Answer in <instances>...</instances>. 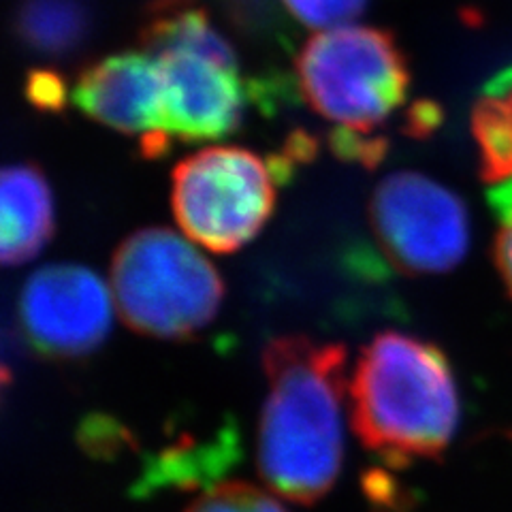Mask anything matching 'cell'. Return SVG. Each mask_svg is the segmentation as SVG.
<instances>
[{"label": "cell", "mask_w": 512, "mask_h": 512, "mask_svg": "<svg viewBox=\"0 0 512 512\" xmlns=\"http://www.w3.org/2000/svg\"><path fill=\"white\" fill-rule=\"evenodd\" d=\"M370 222L382 254L408 276L446 274L470 246L466 205L414 171L387 175L372 195Z\"/></svg>", "instance_id": "6"}, {"label": "cell", "mask_w": 512, "mask_h": 512, "mask_svg": "<svg viewBox=\"0 0 512 512\" xmlns=\"http://www.w3.org/2000/svg\"><path fill=\"white\" fill-rule=\"evenodd\" d=\"M111 291L82 265H47L20 295V323L28 342L52 359L86 357L111 329Z\"/></svg>", "instance_id": "7"}, {"label": "cell", "mask_w": 512, "mask_h": 512, "mask_svg": "<svg viewBox=\"0 0 512 512\" xmlns=\"http://www.w3.org/2000/svg\"><path fill=\"white\" fill-rule=\"evenodd\" d=\"M472 135L480 154V180L502 184L512 178V69L493 77L472 109Z\"/></svg>", "instance_id": "13"}, {"label": "cell", "mask_w": 512, "mask_h": 512, "mask_svg": "<svg viewBox=\"0 0 512 512\" xmlns=\"http://www.w3.org/2000/svg\"><path fill=\"white\" fill-rule=\"evenodd\" d=\"M297 22L310 28H340L365 9L367 0H282Z\"/></svg>", "instance_id": "15"}, {"label": "cell", "mask_w": 512, "mask_h": 512, "mask_svg": "<svg viewBox=\"0 0 512 512\" xmlns=\"http://www.w3.org/2000/svg\"><path fill=\"white\" fill-rule=\"evenodd\" d=\"M156 60L163 79V133L207 141L237 131L250 96L239 67L190 52H163Z\"/></svg>", "instance_id": "8"}, {"label": "cell", "mask_w": 512, "mask_h": 512, "mask_svg": "<svg viewBox=\"0 0 512 512\" xmlns=\"http://www.w3.org/2000/svg\"><path fill=\"white\" fill-rule=\"evenodd\" d=\"M141 43L154 56L190 52L239 67L233 45L212 24L199 0H154L141 26Z\"/></svg>", "instance_id": "11"}, {"label": "cell", "mask_w": 512, "mask_h": 512, "mask_svg": "<svg viewBox=\"0 0 512 512\" xmlns=\"http://www.w3.org/2000/svg\"><path fill=\"white\" fill-rule=\"evenodd\" d=\"M186 512H286V508L261 487L246 480H229L192 500Z\"/></svg>", "instance_id": "14"}, {"label": "cell", "mask_w": 512, "mask_h": 512, "mask_svg": "<svg viewBox=\"0 0 512 512\" xmlns=\"http://www.w3.org/2000/svg\"><path fill=\"white\" fill-rule=\"evenodd\" d=\"M444 111L434 101H416L408 111L406 133L412 137H427L442 124Z\"/></svg>", "instance_id": "20"}, {"label": "cell", "mask_w": 512, "mask_h": 512, "mask_svg": "<svg viewBox=\"0 0 512 512\" xmlns=\"http://www.w3.org/2000/svg\"><path fill=\"white\" fill-rule=\"evenodd\" d=\"M15 30L32 52L64 58L86 43L90 11L84 0H22Z\"/></svg>", "instance_id": "12"}, {"label": "cell", "mask_w": 512, "mask_h": 512, "mask_svg": "<svg viewBox=\"0 0 512 512\" xmlns=\"http://www.w3.org/2000/svg\"><path fill=\"white\" fill-rule=\"evenodd\" d=\"M329 143H331V150L340 158L355 160V163H361L367 169L378 165L382 156L387 154V141L382 137H374L372 133L352 131V128H344V126H340L338 131L331 133Z\"/></svg>", "instance_id": "18"}, {"label": "cell", "mask_w": 512, "mask_h": 512, "mask_svg": "<svg viewBox=\"0 0 512 512\" xmlns=\"http://www.w3.org/2000/svg\"><path fill=\"white\" fill-rule=\"evenodd\" d=\"M26 94L32 105L45 111H58L69 101L67 86L52 71L30 73L26 82Z\"/></svg>", "instance_id": "19"}, {"label": "cell", "mask_w": 512, "mask_h": 512, "mask_svg": "<svg viewBox=\"0 0 512 512\" xmlns=\"http://www.w3.org/2000/svg\"><path fill=\"white\" fill-rule=\"evenodd\" d=\"M457 421V384L438 346L384 331L361 350L350 380V425L367 451L395 468L436 459Z\"/></svg>", "instance_id": "2"}, {"label": "cell", "mask_w": 512, "mask_h": 512, "mask_svg": "<svg viewBox=\"0 0 512 512\" xmlns=\"http://www.w3.org/2000/svg\"><path fill=\"white\" fill-rule=\"evenodd\" d=\"M297 84L320 116L372 133L406 101L408 62L395 37L370 26H340L314 35L295 60Z\"/></svg>", "instance_id": "4"}, {"label": "cell", "mask_w": 512, "mask_h": 512, "mask_svg": "<svg viewBox=\"0 0 512 512\" xmlns=\"http://www.w3.org/2000/svg\"><path fill=\"white\" fill-rule=\"evenodd\" d=\"M109 284L124 325L158 340H182L210 325L224 295L214 265L184 237L160 227L124 239Z\"/></svg>", "instance_id": "3"}, {"label": "cell", "mask_w": 512, "mask_h": 512, "mask_svg": "<svg viewBox=\"0 0 512 512\" xmlns=\"http://www.w3.org/2000/svg\"><path fill=\"white\" fill-rule=\"evenodd\" d=\"M3 231L0 256L5 265H22L43 250L54 233L52 190L35 165H9L3 169Z\"/></svg>", "instance_id": "10"}, {"label": "cell", "mask_w": 512, "mask_h": 512, "mask_svg": "<svg viewBox=\"0 0 512 512\" xmlns=\"http://www.w3.org/2000/svg\"><path fill=\"white\" fill-rule=\"evenodd\" d=\"M171 182L180 229L218 254L246 246L274 212L276 175L244 148L214 146L192 154L173 169Z\"/></svg>", "instance_id": "5"}, {"label": "cell", "mask_w": 512, "mask_h": 512, "mask_svg": "<svg viewBox=\"0 0 512 512\" xmlns=\"http://www.w3.org/2000/svg\"><path fill=\"white\" fill-rule=\"evenodd\" d=\"M487 199L493 214L500 220V231L495 235L493 246L495 267H498L506 291L512 297V178L495 184L489 190Z\"/></svg>", "instance_id": "16"}, {"label": "cell", "mask_w": 512, "mask_h": 512, "mask_svg": "<svg viewBox=\"0 0 512 512\" xmlns=\"http://www.w3.org/2000/svg\"><path fill=\"white\" fill-rule=\"evenodd\" d=\"M71 99L92 120L126 135L163 133V79L154 54L126 52L90 64Z\"/></svg>", "instance_id": "9"}, {"label": "cell", "mask_w": 512, "mask_h": 512, "mask_svg": "<svg viewBox=\"0 0 512 512\" xmlns=\"http://www.w3.org/2000/svg\"><path fill=\"white\" fill-rule=\"evenodd\" d=\"M222 13L250 35H276L280 28L274 0H216Z\"/></svg>", "instance_id": "17"}, {"label": "cell", "mask_w": 512, "mask_h": 512, "mask_svg": "<svg viewBox=\"0 0 512 512\" xmlns=\"http://www.w3.org/2000/svg\"><path fill=\"white\" fill-rule=\"evenodd\" d=\"M346 350L306 335H284L263 350L267 399L256 463L265 485L297 504L333 487L342 463Z\"/></svg>", "instance_id": "1"}]
</instances>
